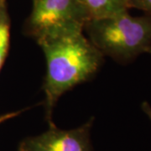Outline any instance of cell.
I'll return each mask as SVG.
<instances>
[{
	"label": "cell",
	"mask_w": 151,
	"mask_h": 151,
	"mask_svg": "<svg viewBox=\"0 0 151 151\" xmlns=\"http://www.w3.org/2000/svg\"><path fill=\"white\" fill-rule=\"evenodd\" d=\"M146 52H148V53H150V54H151V46H150L149 48L147 49Z\"/></svg>",
	"instance_id": "8fae6325"
},
{
	"label": "cell",
	"mask_w": 151,
	"mask_h": 151,
	"mask_svg": "<svg viewBox=\"0 0 151 151\" xmlns=\"http://www.w3.org/2000/svg\"><path fill=\"white\" fill-rule=\"evenodd\" d=\"M6 5V0H0V9Z\"/></svg>",
	"instance_id": "30bf717a"
},
{
	"label": "cell",
	"mask_w": 151,
	"mask_h": 151,
	"mask_svg": "<svg viewBox=\"0 0 151 151\" xmlns=\"http://www.w3.org/2000/svg\"><path fill=\"white\" fill-rule=\"evenodd\" d=\"M87 20L79 0H33L24 31L40 43L83 33Z\"/></svg>",
	"instance_id": "3957f363"
},
{
	"label": "cell",
	"mask_w": 151,
	"mask_h": 151,
	"mask_svg": "<svg viewBox=\"0 0 151 151\" xmlns=\"http://www.w3.org/2000/svg\"><path fill=\"white\" fill-rule=\"evenodd\" d=\"M38 45L46 60L43 89L49 122L60 96L93 77L103 65L104 55L83 33L45 40Z\"/></svg>",
	"instance_id": "6da1fadb"
},
{
	"label": "cell",
	"mask_w": 151,
	"mask_h": 151,
	"mask_svg": "<svg viewBox=\"0 0 151 151\" xmlns=\"http://www.w3.org/2000/svg\"><path fill=\"white\" fill-rule=\"evenodd\" d=\"M141 108H142L143 112L147 115V117L149 118L151 122V106L150 105V103L147 102H144L141 104Z\"/></svg>",
	"instance_id": "9c48e42d"
},
{
	"label": "cell",
	"mask_w": 151,
	"mask_h": 151,
	"mask_svg": "<svg viewBox=\"0 0 151 151\" xmlns=\"http://www.w3.org/2000/svg\"><path fill=\"white\" fill-rule=\"evenodd\" d=\"M92 120L70 130L60 129L52 120L49 121L48 130L24 139L19 151H92L90 129Z\"/></svg>",
	"instance_id": "277c9868"
},
{
	"label": "cell",
	"mask_w": 151,
	"mask_h": 151,
	"mask_svg": "<svg viewBox=\"0 0 151 151\" xmlns=\"http://www.w3.org/2000/svg\"><path fill=\"white\" fill-rule=\"evenodd\" d=\"M89 19L113 16L129 9V0H79Z\"/></svg>",
	"instance_id": "5b68a950"
},
{
	"label": "cell",
	"mask_w": 151,
	"mask_h": 151,
	"mask_svg": "<svg viewBox=\"0 0 151 151\" xmlns=\"http://www.w3.org/2000/svg\"><path fill=\"white\" fill-rule=\"evenodd\" d=\"M129 9L134 8L151 16V0H129Z\"/></svg>",
	"instance_id": "52a82bcc"
},
{
	"label": "cell",
	"mask_w": 151,
	"mask_h": 151,
	"mask_svg": "<svg viewBox=\"0 0 151 151\" xmlns=\"http://www.w3.org/2000/svg\"><path fill=\"white\" fill-rule=\"evenodd\" d=\"M88 40L104 55L129 63L151 46V16H132L124 11L113 16L89 19L84 25Z\"/></svg>",
	"instance_id": "7a4b0ae2"
},
{
	"label": "cell",
	"mask_w": 151,
	"mask_h": 151,
	"mask_svg": "<svg viewBox=\"0 0 151 151\" xmlns=\"http://www.w3.org/2000/svg\"><path fill=\"white\" fill-rule=\"evenodd\" d=\"M22 111L19 110V111H16V112H12V113H5V114H3V115H0V124L7 121V120H9V119H14V118L17 117L18 115H19L22 113Z\"/></svg>",
	"instance_id": "ba28073f"
},
{
	"label": "cell",
	"mask_w": 151,
	"mask_h": 151,
	"mask_svg": "<svg viewBox=\"0 0 151 151\" xmlns=\"http://www.w3.org/2000/svg\"><path fill=\"white\" fill-rule=\"evenodd\" d=\"M10 41V19L7 6L0 9V71L8 55Z\"/></svg>",
	"instance_id": "8992f818"
}]
</instances>
